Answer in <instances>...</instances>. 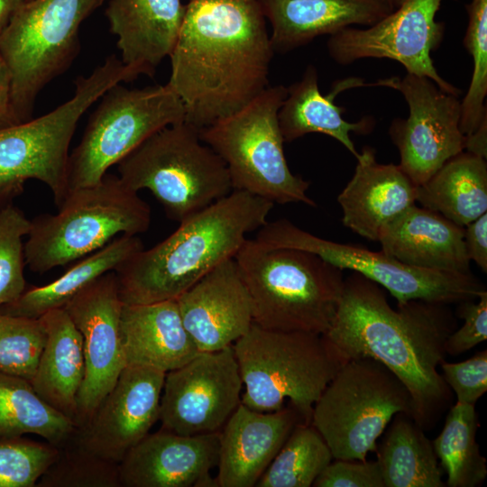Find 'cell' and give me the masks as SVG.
<instances>
[{"label":"cell","mask_w":487,"mask_h":487,"mask_svg":"<svg viewBox=\"0 0 487 487\" xmlns=\"http://www.w3.org/2000/svg\"><path fill=\"white\" fill-rule=\"evenodd\" d=\"M233 349L243 381L241 403L270 412L284 408L288 400L307 423L324 389L346 362L323 335L271 330L254 323Z\"/></svg>","instance_id":"obj_5"},{"label":"cell","mask_w":487,"mask_h":487,"mask_svg":"<svg viewBox=\"0 0 487 487\" xmlns=\"http://www.w3.org/2000/svg\"><path fill=\"white\" fill-rule=\"evenodd\" d=\"M440 367L444 381L455 394L456 403L475 406L477 400L487 391L485 349L459 363H448L445 360Z\"/></svg>","instance_id":"obj_39"},{"label":"cell","mask_w":487,"mask_h":487,"mask_svg":"<svg viewBox=\"0 0 487 487\" xmlns=\"http://www.w3.org/2000/svg\"><path fill=\"white\" fill-rule=\"evenodd\" d=\"M41 318L0 312V372L32 379L46 342Z\"/></svg>","instance_id":"obj_36"},{"label":"cell","mask_w":487,"mask_h":487,"mask_svg":"<svg viewBox=\"0 0 487 487\" xmlns=\"http://www.w3.org/2000/svg\"><path fill=\"white\" fill-rule=\"evenodd\" d=\"M457 316L464 319L446 341V353L460 355L487 340V290L478 299L458 303Z\"/></svg>","instance_id":"obj_40"},{"label":"cell","mask_w":487,"mask_h":487,"mask_svg":"<svg viewBox=\"0 0 487 487\" xmlns=\"http://www.w3.org/2000/svg\"><path fill=\"white\" fill-rule=\"evenodd\" d=\"M40 318L47 336L30 382L41 399L74 423L86 370L83 339L64 308Z\"/></svg>","instance_id":"obj_26"},{"label":"cell","mask_w":487,"mask_h":487,"mask_svg":"<svg viewBox=\"0 0 487 487\" xmlns=\"http://www.w3.org/2000/svg\"><path fill=\"white\" fill-rule=\"evenodd\" d=\"M317 477L314 487H384L377 460L334 459Z\"/></svg>","instance_id":"obj_41"},{"label":"cell","mask_w":487,"mask_h":487,"mask_svg":"<svg viewBox=\"0 0 487 487\" xmlns=\"http://www.w3.org/2000/svg\"><path fill=\"white\" fill-rule=\"evenodd\" d=\"M75 428L71 419L39 397L28 380L0 372V438L34 434L60 447Z\"/></svg>","instance_id":"obj_31"},{"label":"cell","mask_w":487,"mask_h":487,"mask_svg":"<svg viewBox=\"0 0 487 487\" xmlns=\"http://www.w3.org/2000/svg\"><path fill=\"white\" fill-rule=\"evenodd\" d=\"M345 80L333 85L331 92L323 96L318 87L317 70L308 66L300 80L287 87V96L278 112V122L284 142H290L308 133H319L335 138L357 159L359 152L350 133L368 134L375 120L366 116L356 123L343 119L345 108L334 103L335 96L347 89Z\"/></svg>","instance_id":"obj_27"},{"label":"cell","mask_w":487,"mask_h":487,"mask_svg":"<svg viewBox=\"0 0 487 487\" xmlns=\"http://www.w3.org/2000/svg\"><path fill=\"white\" fill-rule=\"evenodd\" d=\"M151 224V208L116 175L70 189L58 213L31 220L23 245L25 263L39 274L65 266L103 248L115 237L137 235Z\"/></svg>","instance_id":"obj_6"},{"label":"cell","mask_w":487,"mask_h":487,"mask_svg":"<svg viewBox=\"0 0 487 487\" xmlns=\"http://www.w3.org/2000/svg\"><path fill=\"white\" fill-rule=\"evenodd\" d=\"M370 86L394 88L409 108L407 119L395 118L390 136L400 155L399 164L416 186L426 182L449 159L464 152L460 130L461 101L424 76L380 79Z\"/></svg>","instance_id":"obj_13"},{"label":"cell","mask_w":487,"mask_h":487,"mask_svg":"<svg viewBox=\"0 0 487 487\" xmlns=\"http://www.w3.org/2000/svg\"><path fill=\"white\" fill-rule=\"evenodd\" d=\"M456 327L449 305L412 299L394 309L381 286L353 271L323 336L345 361L371 357L392 372L410 395L411 418L427 430L453 400L437 369Z\"/></svg>","instance_id":"obj_1"},{"label":"cell","mask_w":487,"mask_h":487,"mask_svg":"<svg viewBox=\"0 0 487 487\" xmlns=\"http://www.w3.org/2000/svg\"><path fill=\"white\" fill-rule=\"evenodd\" d=\"M356 160L351 180L337 197L342 221L360 236L378 241L387 224L416 204L418 186L399 164L379 163L372 147H364Z\"/></svg>","instance_id":"obj_22"},{"label":"cell","mask_w":487,"mask_h":487,"mask_svg":"<svg viewBox=\"0 0 487 487\" xmlns=\"http://www.w3.org/2000/svg\"><path fill=\"white\" fill-rule=\"evenodd\" d=\"M166 372L126 365L89 420L75 428L81 444L119 464L159 420Z\"/></svg>","instance_id":"obj_17"},{"label":"cell","mask_w":487,"mask_h":487,"mask_svg":"<svg viewBox=\"0 0 487 487\" xmlns=\"http://www.w3.org/2000/svg\"><path fill=\"white\" fill-rule=\"evenodd\" d=\"M442 0H400L399 6L364 29L347 27L330 35L327 50L338 64L366 58H387L400 62L409 74L430 78L450 94L461 91L436 71L430 56L440 44L444 23L435 20Z\"/></svg>","instance_id":"obj_14"},{"label":"cell","mask_w":487,"mask_h":487,"mask_svg":"<svg viewBox=\"0 0 487 487\" xmlns=\"http://www.w3.org/2000/svg\"><path fill=\"white\" fill-rule=\"evenodd\" d=\"M258 0H188L167 83L198 130L268 87L273 50Z\"/></svg>","instance_id":"obj_2"},{"label":"cell","mask_w":487,"mask_h":487,"mask_svg":"<svg viewBox=\"0 0 487 487\" xmlns=\"http://www.w3.org/2000/svg\"><path fill=\"white\" fill-rule=\"evenodd\" d=\"M120 330L126 365L168 372L199 353L183 325L176 299L124 304Z\"/></svg>","instance_id":"obj_25"},{"label":"cell","mask_w":487,"mask_h":487,"mask_svg":"<svg viewBox=\"0 0 487 487\" xmlns=\"http://www.w3.org/2000/svg\"><path fill=\"white\" fill-rule=\"evenodd\" d=\"M411 417L405 385L381 362L348 359L316 401L311 424L327 444L333 458L367 460L398 413Z\"/></svg>","instance_id":"obj_9"},{"label":"cell","mask_w":487,"mask_h":487,"mask_svg":"<svg viewBox=\"0 0 487 487\" xmlns=\"http://www.w3.org/2000/svg\"><path fill=\"white\" fill-rule=\"evenodd\" d=\"M468 24L464 45L473 57V69L466 95L461 101L460 130L473 134L487 120V0L465 5Z\"/></svg>","instance_id":"obj_35"},{"label":"cell","mask_w":487,"mask_h":487,"mask_svg":"<svg viewBox=\"0 0 487 487\" xmlns=\"http://www.w3.org/2000/svg\"><path fill=\"white\" fill-rule=\"evenodd\" d=\"M58 449L35 487H121L119 464L87 448L75 430Z\"/></svg>","instance_id":"obj_34"},{"label":"cell","mask_w":487,"mask_h":487,"mask_svg":"<svg viewBox=\"0 0 487 487\" xmlns=\"http://www.w3.org/2000/svg\"><path fill=\"white\" fill-rule=\"evenodd\" d=\"M142 249L143 244L137 235H119L103 248L85 256L51 283L25 289L17 299L1 307L0 312L39 318L50 310L64 308L89 283L108 271H115Z\"/></svg>","instance_id":"obj_29"},{"label":"cell","mask_w":487,"mask_h":487,"mask_svg":"<svg viewBox=\"0 0 487 487\" xmlns=\"http://www.w3.org/2000/svg\"><path fill=\"white\" fill-rule=\"evenodd\" d=\"M478 416L475 406L456 403L446 415L444 427L432 441L448 487H475L487 476V461L476 441Z\"/></svg>","instance_id":"obj_32"},{"label":"cell","mask_w":487,"mask_h":487,"mask_svg":"<svg viewBox=\"0 0 487 487\" xmlns=\"http://www.w3.org/2000/svg\"><path fill=\"white\" fill-rule=\"evenodd\" d=\"M106 16L121 61L137 76L152 77L172 52L186 5L181 0H107Z\"/></svg>","instance_id":"obj_23"},{"label":"cell","mask_w":487,"mask_h":487,"mask_svg":"<svg viewBox=\"0 0 487 487\" xmlns=\"http://www.w3.org/2000/svg\"><path fill=\"white\" fill-rule=\"evenodd\" d=\"M464 229L440 213L416 204L381 231V251L408 266L470 273Z\"/></svg>","instance_id":"obj_24"},{"label":"cell","mask_w":487,"mask_h":487,"mask_svg":"<svg viewBox=\"0 0 487 487\" xmlns=\"http://www.w3.org/2000/svg\"><path fill=\"white\" fill-rule=\"evenodd\" d=\"M268 247L312 253L341 270H350L386 289L398 304L412 299L452 305L475 299L486 290L472 272L457 273L415 268L382 251L323 239L288 219L266 222L254 238Z\"/></svg>","instance_id":"obj_12"},{"label":"cell","mask_w":487,"mask_h":487,"mask_svg":"<svg viewBox=\"0 0 487 487\" xmlns=\"http://www.w3.org/2000/svg\"><path fill=\"white\" fill-rule=\"evenodd\" d=\"M117 171L131 190H150L179 223L233 191L225 162L185 120L145 140L117 163Z\"/></svg>","instance_id":"obj_7"},{"label":"cell","mask_w":487,"mask_h":487,"mask_svg":"<svg viewBox=\"0 0 487 487\" xmlns=\"http://www.w3.org/2000/svg\"><path fill=\"white\" fill-rule=\"evenodd\" d=\"M27 0H0V34L9 23L13 15Z\"/></svg>","instance_id":"obj_45"},{"label":"cell","mask_w":487,"mask_h":487,"mask_svg":"<svg viewBox=\"0 0 487 487\" xmlns=\"http://www.w3.org/2000/svg\"><path fill=\"white\" fill-rule=\"evenodd\" d=\"M274 203L233 190L179 222L167 238L115 269L124 304L176 299L223 262L233 259L266 222Z\"/></svg>","instance_id":"obj_3"},{"label":"cell","mask_w":487,"mask_h":487,"mask_svg":"<svg viewBox=\"0 0 487 487\" xmlns=\"http://www.w3.org/2000/svg\"><path fill=\"white\" fill-rule=\"evenodd\" d=\"M375 453L384 487H444V472L432 441L405 413L396 414Z\"/></svg>","instance_id":"obj_30"},{"label":"cell","mask_w":487,"mask_h":487,"mask_svg":"<svg viewBox=\"0 0 487 487\" xmlns=\"http://www.w3.org/2000/svg\"><path fill=\"white\" fill-rule=\"evenodd\" d=\"M18 123L12 106V82L9 69L0 55V129Z\"/></svg>","instance_id":"obj_43"},{"label":"cell","mask_w":487,"mask_h":487,"mask_svg":"<svg viewBox=\"0 0 487 487\" xmlns=\"http://www.w3.org/2000/svg\"><path fill=\"white\" fill-rule=\"evenodd\" d=\"M242 392L233 345L199 352L166 372L159 417L161 428L185 436L219 432L241 404Z\"/></svg>","instance_id":"obj_15"},{"label":"cell","mask_w":487,"mask_h":487,"mask_svg":"<svg viewBox=\"0 0 487 487\" xmlns=\"http://www.w3.org/2000/svg\"><path fill=\"white\" fill-rule=\"evenodd\" d=\"M123 306L116 274L112 271L86 286L64 307L81 334L85 355L76 427L89 420L126 366L120 330Z\"/></svg>","instance_id":"obj_16"},{"label":"cell","mask_w":487,"mask_h":487,"mask_svg":"<svg viewBox=\"0 0 487 487\" xmlns=\"http://www.w3.org/2000/svg\"><path fill=\"white\" fill-rule=\"evenodd\" d=\"M334 460L311 423L298 424L257 482V487H311Z\"/></svg>","instance_id":"obj_33"},{"label":"cell","mask_w":487,"mask_h":487,"mask_svg":"<svg viewBox=\"0 0 487 487\" xmlns=\"http://www.w3.org/2000/svg\"><path fill=\"white\" fill-rule=\"evenodd\" d=\"M107 0H27L0 34L18 123L32 119L40 92L77 57L81 23Z\"/></svg>","instance_id":"obj_10"},{"label":"cell","mask_w":487,"mask_h":487,"mask_svg":"<svg viewBox=\"0 0 487 487\" xmlns=\"http://www.w3.org/2000/svg\"><path fill=\"white\" fill-rule=\"evenodd\" d=\"M464 241L470 261L487 272V212L466 225Z\"/></svg>","instance_id":"obj_42"},{"label":"cell","mask_w":487,"mask_h":487,"mask_svg":"<svg viewBox=\"0 0 487 487\" xmlns=\"http://www.w3.org/2000/svg\"><path fill=\"white\" fill-rule=\"evenodd\" d=\"M176 300L199 352L233 345L253 324L251 297L234 258L217 265Z\"/></svg>","instance_id":"obj_19"},{"label":"cell","mask_w":487,"mask_h":487,"mask_svg":"<svg viewBox=\"0 0 487 487\" xmlns=\"http://www.w3.org/2000/svg\"><path fill=\"white\" fill-rule=\"evenodd\" d=\"M219 432L149 433L119 463L121 487L217 486L210 472L218 462Z\"/></svg>","instance_id":"obj_18"},{"label":"cell","mask_w":487,"mask_h":487,"mask_svg":"<svg viewBox=\"0 0 487 487\" xmlns=\"http://www.w3.org/2000/svg\"><path fill=\"white\" fill-rule=\"evenodd\" d=\"M416 201L464 227L487 212L486 159L469 152L452 157L418 186Z\"/></svg>","instance_id":"obj_28"},{"label":"cell","mask_w":487,"mask_h":487,"mask_svg":"<svg viewBox=\"0 0 487 487\" xmlns=\"http://www.w3.org/2000/svg\"><path fill=\"white\" fill-rule=\"evenodd\" d=\"M286 96V87H268L238 111L200 129L199 136L225 162L233 190L314 207L309 182L291 172L283 151L278 112Z\"/></svg>","instance_id":"obj_8"},{"label":"cell","mask_w":487,"mask_h":487,"mask_svg":"<svg viewBox=\"0 0 487 487\" xmlns=\"http://www.w3.org/2000/svg\"><path fill=\"white\" fill-rule=\"evenodd\" d=\"M31 227L23 212L11 203L0 207V308L26 289L23 237Z\"/></svg>","instance_id":"obj_37"},{"label":"cell","mask_w":487,"mask_h":487,"mask_svg":"<svg viewBox=\"0 0 487 487\" xmlns=\"http://www.w3.org/2000/svg\"><path fill=\"white\" fill-rule=\"evenodd\" d=\"M464 150L486 159L487 156V120L471 135L465 136Z\"/></svg>","instance_id":"obj_44"},{"label":"cell","mask_w":487,"mask_h":487,"mask_svg":"<svg viewBox=\"0 0 487 487\" xmlns=\"http://www.w3.org/2000/svg\"><path fill=\"white\" fill-rule=\"evenodd\" d=\"M291 405L270 412L240 404L219 432L218 487H253L299 423Z\"/></svg>","instance_id":"obj_20"},{"label":"cell","mask_w":487,"mask_h":487,"mask_svg":"<svg viewBox=\"0 0 487 487\" xmlns=\"http://www.w3.org/2000/svg\"><path fill=\"white\" fill-rule=\"evenodd\" d=\"M58 452L47 441L0 438V487H35Z\"/></svg>","instance_id":"obj_38"},{"label":"cell","mask_w":487,"mask_h":487,"mask_svg":"<svg viewBox=\"0 0 487 487\" xmlns=\"http://www.w3.org/2000/svg\"><path fill=\"white\" fill-rule=\"evenodd\" d=\"M234 261L253 305V323L280 331L324 335L335 316L343 270L306 251L247 238Z\"/></svg>","instance_id":"obj_4"},{"label":"cell","mask_w":487,"mask_h":487,"mask_svg":"<svg viewBox=\"0 0 487 487\" xmlns=\"http://www.w3.org/2000/svg\"><path fill=\"white\" fill-rule=\"evenodd\" d=\"M185 115L181 99L168 84L143 88H127L121 83L111 87L69 155V189L99 183L110 167L158 131L184 121Z\"/></svg>","instance_id":"obj_11"},{"label":"cell","mask_w":487,"mask_h":487,"mask_svg":"<svg viewBox=\"0 0 487 487\" xmlns=\"http://www.w3.org/2000/svg\"><path fill=\"white\" fill-rule=\"evenodd\" d=\"M271 26L273 51L285 53L352 25L372 26L400 0H258Z\"/></svg>","instance_id":"obj_21"}]
</instances>
